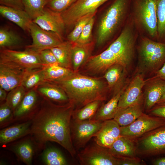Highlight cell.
<instances>
[{"label": "cell", "mask_w": 165, "mask_h": 165, "mask_svg": "<svg viewBox=\"0 0 165 165\" xmlns=\"http://www.w3.org/2000/svg\"><path fill=\"white\" fill-rule=\"evenodd\" d=\"M153 164L155 165H165V157L156 160L153 162Z\"/></svg>", "instance_id": "obj_49"}, {"label": "cell", "mask_w": 165, "mask_h": 165, "mask_svg": "<svg viewBox=\"0 0 165 165\" xmlns=\"http://www.w3.org/2000/svg\"><path fill=\"white\" fill-rule=\"evenodd\" d=\"M120 136V127L112 119L103 122L94 140L99 145L109 148Z\"/></svg>", "instance_id": "obj_17"}, {"label": "cell", "mask_w": 165, "mask_h": 165, "mask_svg": "<svg viewBox=\"0 0 165 165\" xmlns=\"http://www.w3.org/2000/svg\"><path fill=\"white\" fill-rule=\"evenodd\" d=\"M21 42L19 36L12 31L1 28L0 29V47L1 49L9 48L19 45Z\"/></svg>", "instance_id": "obj_37"}, {"label": "cell", "mask_w": 165, "mask_h": 165, "mask_svg": "<svg viewBox=\"0 0 165 165\" xmlns=\"http://www.w3.org/2000/svg\"><path fill=\"white\" fill-rule=\"evenodd\" d=\"M96 42L93 40L84 44L73 43L72 51V65L73 70L77 72L78 69L90 57Z\"/></svg>", "instance_id": "obj_23"}, {"label": "cell", "mask_w": 165, "mask_h": 165, "mask_svg": "<svg viewBox=\"0 0 165 165\" xmlns=\"http://www.w3.org/2000/svg\"><path fill=\"white\" fill-rule=\"evenodd\" d=\"M142 75H136L124 89L119 98L118 108H125L142 103V89L145 84Z\"/></svg>", "instance_id": "obj_15"}, {"label": "cell", "mask_w": 165, "mask_h": 165, "mask_svg": "<svg viewBox=\"0 0 165 165\" xmlns=\"http://www.w3.org/2000/svg\"><path fill=\"white\" fill-rule=\"evenodd\" d=\"M49 0H22L24 10L33 20L43 12Z\"/></svg>", "instance_id": "obj_34"}, {"label": "cell", "mask_w": 165, "mask_h": 165, "mask_svg": "<svg viewBox=\"0 0 165 165\" xmlns=\"http://www.w3.org/2000/svg\"><path fill=\"white\" fill-rule=\"evenodd\" d=\"M26 92L21 85L9 91L5 102L11 108L13 112L21 102Z\"/></svg>", "instance_id": "obj_38"}, {"label": "cell", "mask_w": 165, "mask_h": 165, "mask_svg": "<svg viewBox=\"0 0 165 165\" xmlns=\"http://www.w3.org/2000/svg\"><path fill=\"white\" fill-rule=\"evenodd\" d=\"M45 82L43 67L28 70L24 77L21 84L27 91L35 89Z\"/></svg>", "instance_id": "obj_32"}, {"label": "cell", "mask_w": 165, "mask_h": 165, "mask_svg": "<svg viewBox=\"0 0 165 165\" xmlns=\"http://www.w3.org/2000/svg\"><path fill=\"white\" fill-rule=\"evenodd\" d=\"M78 157L82 165H118V159L113 156L108 148L94 142L81 150Z\"/></svg>", "instance_id": "obj_9"}, {"label": "cell", "mask_w": 165, "mask_h": 165, "mask_svg": "<svg viewBox=\"0 0 165 165\" xmlns=\"http://www.w3.org/2000/svg\"><path fill=\"white\" fill-rule=\"evenodd\" d=\"M43 69L45 82H52L66 78L75 72L71 68L59 65H47Z\"/></svg>", "instance_id": "obj_29"}, {"label": "cell", "mask_w": 165, "mask_h": 165, "mask_svg": "<svg viewBox=\"0 0 165 165\" xmlns=\"http://www.w3.org/2000/svg\"><path fill=\"white\" fill-rule=\"evenodd\" d=\"M144 113L142 103L125 108H118L113 119L121 127L128 126Z\"/></svg>", "instance_id": "obj_26"}, {"label": "cell", "mask_w": 165, "mask_h": 165, "mask_svg": "<svg viewBox=\"0 0 165 165\" xmlns=\"http://www.w3.org/2000/svg\"><path fill=\"white\" fill-rule=\"evenodd\" d=\"M157 104H165V93L162 97Z\"/></svg>", "instance_id": "obj_50"}, {"label": "cell", "mask_w": 165, "mask_h": 165, "mask_svg": "<svg viewBox=\"0 0 165 165\" xmlns=\"http://www.w3.org/2000/svg\"><path fill=\"white\" fill-rule=\"evenodd\" d=\"M139 67L143 72L159 70L165 63V42L144 38L138 48Z\"/></svg>", "instance_id": "obj_4"}, {"label": "cell", "mask_w": 165, "mask_h": 165, "mask_svg": "<svg viewBox=\"0 0 165 165\" xmlns=\"http://www.w3.org/2000/svg\"><path fill=\"white\" fill-rule=\"evenodd\" d=\"M103 122L91 119L78 121L71 119V136L76 150L84 147L100 129Z\"/></svg>", "instance_id": "obj_8"}, {"label": "cell", "mask_w": 165, "mask_h": 165, "mask_svg": "<svg viewBox=\"0 0 165 165\" xmlns=\"http://www.w3.org/2000/svg\"><path fill=\"white\" fill-rule=\"evenodd\" d=\"M76 0H49L46 7L57 12L61 13Z\"/></svg>", "instance_id": "obj_41"}, {"label": "cell", "mask_w": 165, "mask_h": 165, "mask_svg": "<svg viewBox=\"0 0 165 165\" xmlns=\"http://www.w3.org/2000/svg\"><path fill=\"white\" fill-rule=\"evenodd\" d=\"M156 77L165 80V63L157 71Z\"/></svg>", "instance_id": "obj_47"}, {"label": "cell", "mask_w": 165, "mask_h": 165, "mask_svg": "<svg viewBox=\"0 0 165 165\" xmlns=\"http://www.w3.org/2000/svg\"><path fill=\"white\" fill-rule=\"evenodd\" d=\"M7 94L6 91L4 89L0 87V101L2 102L5 100H6Z\"/></svg>", "instance_id": "obj_48"}, {"label": "cell", "mask_w": 165, "mask_h": 165, "mask_svg": "<svg viewBox=\"0 0 165 165\" xmlns=\"http://www.w3.org/2000/svg\"><path fill=\"white\" fill-rule=\"evenodd\" d=\"M102 101L101 100L95 101L88 103L79 109H74L72 119L78 121L91 119L96 114Z\"/></svg>", "instance_id": "obj_33"}, {"label": "cell", "mask_w": 165, "mask_h": 165, "mask_svg": "<svg viewBox=\"0 0 165 165\" xmlns=\"http://www.w3.org/2000/svg\"><path fill=\"white\" fill-rule=\"evenodd\" d=\"M130 0H112L99 23L96 43L100 46L113 35L127 15Z\"/></svg>", "instance_id": "obj_3"}, {"label": "cell", "mask_w": 165, "mask_h": 165, "mask_svg": "<svg viewBox=\"0 0 165 165\" xmlns=\"http://www.w3.org/2000/svg\"><path fill=\"white\" fill-rule=\"evenodd\" d=\"M29 32L32 42L26 47V49L38 52L58 46L64 42L57 34L42 29L33 21L30 24Z\"/></svg>", "instance_id": "obj_12"}, {"label": "cell", "mask_w": 165, "mask_h": 165, "mask_svg": "<svg viewBox=\"0 0 165 165\" xmlns=\"http://www.w3.org/2000/svg\"><path fill=\"white\" fill-rule=\"evenodd\" d=\"M38 53L41 61L45 65H59L57 60L50 49L43 50Z\"/></svg>", "instance_id": "obj_43"}, {"label": "cell", "mask_w": 165, "mask_h": 165, "mask_svg": "<svg viewBox=\"0 0 165 165\" xmlns=\"http://www.w3.org/2000/svg\"><path fill=\"white\" fill-rule=\"evenodd\" d=\"M109 149L112 154L118 159L136 157L137 139L121 136Z\"/></svg>", "instance_id": "obj_18"}, {"label": "cell", "mask_w": 165, "mask_h": 165, "mask_svg": "<svg viewBox=\"0 0 165 165\" xmlns=\"http://www.w3.org/2000/svg\"><path fill=\"white\" fill-rule=\"evenodd\" d=\"M137 154L151 156L165 153V125L137 138Z\"/></svg>", "instance_id": "obj_7"}, {"label": "cell", "mask_w": 165, "mask_h": 165, "mask_svg": "<svg viewBox=\"0 0 165 165\" xmlns=\"http://www.w3.org/2000/svg\"><path fill=\"white\" fill-rule=\"evenodd\" d=\"M62 88L76 109L91 102L105 100L107 85L103 80L75 72L63 80L53 82Z\"/></svg>", "instance_id": "obj_2"}, {"label": "cell", "mask_w": 165, "mask_h": 165, "mask_svg": "<svg viewBox=\"0 0 165 165\" xmlns=\"http://www.w3.org/2000/svg\"><path fill=\"white\" fill-rule=\"evenodd\" d=\"M157 40L165 42V0H157Z\"/></svg>", "instance_id": "obj_36"}, {"label": "cell", "mask_w": 165, "mask_h": 165, "mask_svg": "<svg viewBox=\"0 0 165 165\" xmlns=\"http://www.w3.org/2000/svg\"><path fill=\"white\" fill-rule=\"evenodd\" d=\"M135 18L141 27L150 37L157 39V0H134Z\"/></svg>", "instance_id": "obj_5"}, {"label": "cell", "mask_w": 165, "mask_h": 165, "mask_svg": "<svg viewBox=\"0 0 165 165\" xmlns=\"http://www.w3.org/2000/svg\"><path fill=\"white\" fill-rule=\"evenodd\" d=\"M0 13L2 16L16 24L24 31L30 32L32 20L24 10L1 5Z\"/></svg>", "instance_id": "obj_22"}, {"label": "cell", "mask_w": 165, "mask_h": 165, "mask_svg": "<svg viewBox=\"0 0 165 165\" xmlns=\"http://www.w3.org/2000/svg\"><path fill=\"white\" fill-rule=\"evenodd\" d=\"M86 63L87 68L96 73L105 72L112 65L119 64L116 57L108 48L100 54L91 56Z\"/></svg>", "instance_id": "obj_20"}, {"label": "cell", "mask_w": 165, "mask_h": 165, "mask_svg": "<svg viewBox=\"0 0 165 165\" xmlns=\"http://www.w3.org/2000/svg\"><path fill=\"white\" fill-rule=\"evenodd\" d=\"M32 21L42 29L54 32L63 38L66 27L61 13L46 7L42 13Z\"/></svg>", "instance_id": "obj_16"}, {"label": "cell", "mask_w": 165, "mask_h": 165, "mask_svg": "<svg viewBox=\"0 0 165 165\" xmlns=\"http://www.w3.org/2000/svg\"><path fill=\"white\" fill-rule=\"evenodd\" d=\"M35 89L38 94L51 101L61 103H67L69 101L64 90L53 83L45 82Z\"/></svg>", "instance_id": "obj_24"}, {"label": "cell", "mask_w": 165, "mask_h": 165, "mask_svg": "<svg viewBox=\"0 0 165 165\" xmlns=\"http://www.w3.org/2000/svg\"><path fill=\"white\" fill-rule=\"evenodd\" d=\"M160 104V106L151 110L150 113L154 116L165 118V104Z\"/></svg>", "instance_id": "obj_46"}, {"label": "cell", "mask_w": 165, "mask_h": 165, "mask_svg": "<svg viewBox=\"0 0 165 165\" xmlns=\"http://www.w3.org/2000/svg\"><path fill=\"white\" fill-rule=\"evenodd\" d=\"M13 112L11 108L6 103L0 106V125L1 127L9 123L14 117Z\"/></svg>", "instance_id": "obj_42"}, {"label": "cell", "mask_w": 165, "mask_h": 165, "mask_svg": "<svg viewBox=\"0 0 165 165\" xmlns=\"http://www.w3.org/2000/svg\"><path fill=\"white\" fill-rule=\"evenodd\" d=\"M74 108L70 101L58 105L43 97L31 120L30 134L35 141L39 145L48 141L56 142L74 157L76 152L72 140L70 124Z\"/></svg>", "instance_id": "obj_1"}, {"label": "cell", "mask_w": 165, "mask_h": 165, "mask_svg": "<svg viewBox=\"0 0 165 165\" xmlns=\"http://www.w3.org/2000/svg\"><path fill=\"white\" fill-rule=\"evenodd\" d=\"M135 38L131 27L127 25L117 38L108 48L118 59L119 63L126 68L133 60Z\"/></svg>", "instance_id": "obj_6"}, {"label": "cell", "mask_w": 165, "mask_h": 165, "mask_svg": "<svg viewBox=\"0 0 165 165\" xmlns=\"http://www.w3.org/2000/svg\"><path fill=\"white\" fill-rule=\"evenodd\" d=\"M126 68L119 64H115L105 71L104 78L108 87L114 92V94L123 88L126 77Z\"/></svg>", "instance_id": "obj_21"}, {"label": "cell", "mask_w": 165, "mask_h": 165, "mask_svg": "<svg viewBox=\"0 0 165 165\" xmlns=\"http://www.w3.org/2000/svg\"><path fill=\"white\" fill-rule=\"evenodd\" d=\"M109 0H76L62 12L61 16L66 27L75 26L82 17L97 12V9Z\"/></svg>", "instance_id": "obj_10"}, {"label": "cell", "mask_w": 165, "mask_h": 165, "mask_svg": "<svg viewBox=\"0 0 165 165\" xmlns=\"http://www.w3.org/2000/svg\"><path fill=\"white\" fill-rule=\"evenodd\" d=\"M28 70L12 61L0 58V87L9 92L20 85Z\"/></svg>", "instance_id": "obj_13"}, {"label": "cell", "mask_w": 165, "mask_h": 165, "mask_svg": "<svg viewBox=\"0 0 165 165\" xmlns=\"http://www.w3.org/2000/svg\"><path fill=\"white\" fill-rule=\"evenodd\" d=\"M144 113L130 125L120 127V135L137 139L165 125V118Z\"/></svg>", "instance_id": "obj_11"}, {"label": "cell", "mask_w": 165, "mask_h": 165, "mask_svg": "<svg viewBox=\"0 0 165 165\" xmlns=\"http://www.w3.org/2000/svg\"><path fill=\"white\" fill-rule=\"evenodd\" d=\"M31 120L5 128L0 131V143L6 145L30 134Z\"/></svg>", "instance_id": "obj_25"}, {"label": "cell", "mask_w": 165, "mask_h": 165, "mask_svg": "<svg viewBox=\"0 0 165 165\" xmlns=\"http://www.w3.org/2000/svg\"><path fill=\"white\" fill-rule=\"evenodd\" d=\"M1 5L24 10L22 0H0Z\"/></svg>", "instance_id": "obj_44"}, {"label": "cell", "mask_w": 165, "mask_h": 165, "mask_svg": "<svg viewBox=\"0 0 165 165\" xmlns=\"http://www.w3.org/2000/svg\"><path fill=\"white\" fill-rule=\"evenodd\" d=\"M97 12L89 14L81 18L68 35V41L72 43H75L79 37L85 26L92 18L95 16Z\"/></svg>", "instance_id": "obj_39"}, {"label": "cell", "mask_w": 165, "mask_h": 165, "mask_svg": "<svg viewBox=\"0 0 165 165\" xmlns=\"http://www.w3.org/2000/svg\"><path fill=\"white\" fill-rule=\"evenodd\" d=\"M95 22V16L92 18L84 27L79 37L74 43L79 44H84L93 41L92 30Z\"/></svg>", "instance_id": "obj_40"}, {"label": "cell", "mask_w": 165, "mask_h": 165, "mask_svg": "<svg viewBox=\"0 0 165 165\" xmlns=\"http://www.w3.org/2000/svg\"><path fill=\"white\" fill-rule=\"evenodd\" d=\"M0 58L12 61L28 70L46 66L41 61L38 52L28 49L22 51L1 49Z\"/></svg>", "instance_id": "obj_14"}, {"label": "cell", "mask_w": 165, "mask_h": 165, "mask_svg": "<svg viewBox=\"0 0 165 165\" xmlns=\"http://www.w3.org/2000/svg\"><path fill=\"white\" fill-rule=\"evenodd\" d=\"M73 43L68 41L61 45L50 49L57 60L59 65L71 68L72 65V51Z\"/></svg>", "instance_id": "obj_30"}, {"label": "cell", "mask_w": 165, "mask_h": 165, "mask_svg": "<svg viewBox=\"0 0 165 165\" xmlns=\"http://www.w3.org/2000/svg\"><path fill=\"white\" fill-rule=\"evenodd\" d=\"M18 158L26 164H31L34 154L33 145L28 140L22 141L14 145L12 148Z\"/></svg>", "instance_id": "obj_31"}, {"label": "cell", "mask_w": 165, "mask_h": 165, "mask_svg": "<svg viewBox=\"0 0 165 165\" xmlns=\"http://www.w3.org/2000/svg\"><path fill=\"white\" fill-rule=\"evenodd\" d=\"M151 80L145 89V105L147 110L157 104L165 93V80L157 77Z\"/></svg>", "instance_id": "obj_19"}, {"label": "cell", "mask_w": 165, "mask_h": 165, "mask_svg": "<svg viewBox=\"0 0 165 165\" xmlns=\"http://www.w3.org/2000/svg\"><path fill=\"white\" fill-rule=\"evenodd\" d=\"M118 165H140L141 160L137 157H127L118 159Z\"/></svg>", "instance_id": "obj_45"}, {"label": "cell", "mask_w": 165, "mask_h": 165, "mask_svg": "<svg viewBox=\"0 0 165 165\" xmlns=\"http://www.w3.org/2000/svg\"><path fill=\"white\" fill-rule=\"evenodd\" d=\"M38 94L35 89L26 92L21 102L13 112L16 119L23 118L27 116L35 106L38 101Z\"/></svg>", "instance_id": "obj_28"}, {"label": "cell", "mask_w": 165, "mask_h": 165, "mask_svg": "<svg viewBox=\"0 0 165 165\" xmlns=\"http://www.w3.org/2000/svg\"><path fill=\"white\" fill-rule=\"evenodd\" d=\"M124 88L114 94L106 103L99 107L91 119L104 121L112 119L118 109V105L120 95Z\"/></svg>", "instance_id": "obj_27"}, {"label": "cell", "mask_w": 165, "mask_h": 165, "mask_svg": "<svg viewBox=\"0 0 165 165\" xmlns=\"http://www.w3.org/2000/svg\"><path fill=\"white\" fill-rule=\"evenodd\" d=\"M42 159L47 165H66L68 164L61 151L54 147L46 148L43 152Z\"/></svg>", "instance_id": "obj_35"}]
</instances>
